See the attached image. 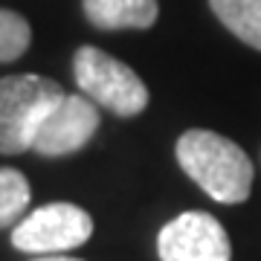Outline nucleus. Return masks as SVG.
<instances>
[{"label": "nucleus", "instance_id": "20e7f679", "mask_svg": "<svg viewBox=\"0 0 261 261\" xmlns=\"http://www.w3.org/2000/svg\"><path fill=\"white\" fill-rule=\"evenodd\" d=\"M93 235V218L75 203H47L20 218L12 229V247L32 255H61Z\"/></svg>", "mask_w": 261, "mask_h": 261}, {"label": "nucleus", "instance_id": "f257e3e1", "mask_svg": "<svg viewBox=\"0 0 261 261\" xmlns=\"http://www.w3.org/2000/svg\"><path fill=\"white\" fill-rule=\"evenodd\" d=\"M177 163L218 203H244L252 189V163L238 142L215 130H186L177 140Z\"/></svg>", "mask_w": 261, "mask_h": 261}, {"label": "nucleus", "instance_id": "6e6552de", "mask_svg": "<svg viewBox=\"0 0 261 261\" xmlns=\"http://www.w3.org/2000/svg\"><path fill=\"white\" fill-rule=\"evenodd\" d=\"M209 6L238 41L261 53V0H209Z\"/></svg>", "mask_w": 261, "mask_h": 261}, {"label": "nucleus", "instance_id": "9b49d317", "mask_svg": "<svg viewBox=\"0 0 261 261\" xmlns=\"http://www.w3.org/2000/svg\"><path fill=\"white\" fill-rule=\"evenodd\" d=\"M32 261H79V258H70V255H38V258H32Z\"/></svg>", "mask_w": 261, "mask_h": 261}, {"label": "nucleus", "instance_id": "1a4fd4ad", "mask_svg": "<svg viewBox=\"0 0 261 261\" xmlns=\"http://www.w3.org/2000/svg\"><path fill=\"white\" fill-rule=\"evenodd\" d=\"M29 206V183L18 168H0V229L20 221Z\"/></svg>", "mask_w": 261, "mask_h": 261}, {"label": "nucleus", "instance_id": "f03ea898", "mask_svg": "<svg viewBox=\"0 0 261 261\" xmlns=\"http://www.w3.org/2000/svg\"><path fill=\"white\" fill-rule=\"evenodd\" d=\"M64 96L47 75L23 73L0 79V154L29 151L44 113Z\"/></svg>", "mask_w": 261, "mask_h": 261}, {"label": "nucleus", "instance_id": "423d86ee", "mask_svg": "<svg viewBox=\"0 0 261 261\" xmlns=\"http://www.w3.org/2000/svg\"><path fill=\"white\" fill-rule=\"evenodd\" d=\"M96 128H99V111L96 102H90L87 96L64 93L58 99L38 125L35 137L29 151H35L41 157H64V154H75L93 140Z\"/></svg>", "mask_w": 261, "mask_h": 261}, {"label": "nucleus", "instance_id": "9d476101", "mask_svg": "<svg viewBox=\"0 0 261 261\" xmlns=\"http://www.w3.org/2000/svg\"><path fill=\"white\" fill-rule=\"evenodd\" d=\"M32 44V29L27 18H20L18 12L0 9V64H9L20 58Z\"/></svg>", "mask_w": 261, "mask_h": 261}, {"label": "nucleus", "instance_id": "39448f33", "mask_svg": "<svg viewBox=\"0 0 261 261\" xmlns=\"http://www.w3.org/2000/svg\"><path fill=\"white\" fill-rule=\"evenodd\" d=\"M160 261H232V244L209 212H183L157 235Z\"/></svg>", "mask_w": 261, "mask_h": 261}, {"label": "nucleus", "instance_id": "0eeeda50", "mask_svg": "<svg viewBox=\"0 0 261 261\" xmlns=\"http://www.w3.org/2000/svg\"><path fill=\"white\" fill-rule=\"evenodd\" d=\"M96 29H148L157 20V0H82Z\"/></svg>", "mask_w": 261, "mask_h": 261}, {"label": "nucleus", "instance_id": "7ed1b4c3", "mask_svg": "<svg viewBox=\"0 0 261 261\" xmlns=\"http://www.w3.org/2000/svg\"><path fill=\"white\" fill-rule=\"evenodd\" d=\"M75 84L90 102L116 116H137L148 108V87L128 64L99 47H79L73 56Z\"/></svg>", "mask_w": 261, "mask_h": 261}]
</instances>
